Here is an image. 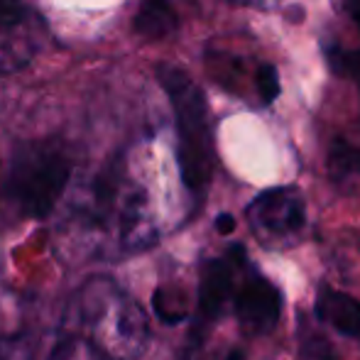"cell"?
I'll return each mask as SVG.
<instances>
[{
  "label": "cell",
  "mask_w": 360,
  "mask_h": 360,
  "mask_svg": "<svg viewBox=\"0 0 360 360\" xmlns=\"http://www.w3.org/2000/svg\"><path fill=\"white\" fill-rule=\"evenodd\" d=\"M101 360H140L150 346V319L140 302L108 275L86 277L67 309V323Z\"/></svg>",
  "instance_id": "cell-1"
},
{
  "label": "cell",
  "mask_w": 360,
  "mask_h": 360,
  "mask_svg": "<svg viewBox=\"0 0 360 360\" xmlns=\"http://www.w3.org/2000/svg\"><path fill=\"white\" fill-rule=\"evenodd\" d=\"M252 84H255L260 103L267 105V103H275V101L280 98L282 84H280V72H277L275 64H270V62L260 64L257 72H255V79H252Z\"/></svg>",
  "instance_id": "cell-12"
},
{
  "label": "cell",
  "mask_w": 360,
  "mask_h": 360,
  "mask_svg": "<svg viewBox=\"0 0 360 360\" xmlns=\"http://www.w3.org/2000/svg\"><path fill=\"white\" fill-rule=\"evenodd\" d=\"M233 228H236V218L231 214H221L216 218V231L221 233V236H228V233H233Z\"/></svg>",
  "instance_id": "cell-13"
},
{
  "label": "cell",
  "mask_w": 360,
  "mask_h": 360,
  "mask_svg": "<svg viewBox=\"0 0 360 360\" xmlns=\"http://www.w3.org/2000/svg\"><path fill=\"white\" fill-rule=\"evenodd\" d=\"M74 174V157L59 140H30L10 157L5 191L25 218L52 216Z\"/></svg>",
  "instance_id": "cell-3"
},
{
  "label": "cell",
  "mask_w": 360,
  "mask_h": 360,
  "mask_svg": "<svg viewBox=\"0 0 360 360\" xmlns=\"http://www.w3.org/2000/svg\"><path fill=\"white\" fill-rule=\"evenodd\" d=\"M157 79L165 89L176 120V162L179 176L194 206L201 204L206 189L211 186L216 165L211 110L204 91L184 69L174 64H160Z\"/></svg>",
  "instance_id": "cell-2"
},
{
  "label": "cell",
  "mask_w": 360,
  "mask_h": 360,
  "mask_svg": "<svg viewBox=\"0 0 360 360\" xmlns=\"http://www.w3.org/2000/svg\"><path fill=\"white\" fill-rule=\"evenodd\" d=\"M44 360H101V358L76 333L64 328L57 341H54V346L47 351Z\"/></svg>",
  "instance_id": "cell-11"
},
{
  "label": "cell",
  "mask_w": 360,
  "mask_h": 360,
  "mask_svg": "<svg viewBox=\"0 0 360 360\" xmlns=\"http://www.w3.org/2000/svg\"><path fill=\"white\" fill-rule=\"evenodd\" d=\"M348 10H351V15L356 18V22L360 25V0H351V3H348Z\"/></svg>",
  "instance_id": "cell-15"
},
{
  "label": "cell",
  "mask_w": 360,
  "mask_h": 360,
  "mask_svg": "<svg viewBox=\"0 0 360 360\" xmlns=\"http://www.w3.org/2000/svg\"><path fill=\"white\" fill-rule=\"evenodd\" d=\"M326 59L333 72L353 79L360 89V49L358 52H343V49L328 47ZM331 160H333V165H341L346 172H360V147L338 143L331 152Z\"/></svg>",
  "instance_id": "cell-10"
},
{
  "label": "cell",
  "mask_w": 360,
  "mask_h": 360,
  "mask_svg": "<svg viewBox=\"0 0 360 360\" xmlns=\"http://www.w3.org/2000/svg\"><path fill=\"white\" fill-rule=\"evenodd\" d=\"M233 3H240V5H252V8H260V10H265V8H272V5H275L277 0H233Z\"/></svg>",
  "instance_id": "cell-14"
},
{
  "label": "cell",
  "mask_w": 360,
  "mask_h": 360,
  "mask_svg": "<svg viewBox=\"0 0 360 360\" xmlns=\"http://www.w3.org/2000/svg\"><path fill=\"white\" fill-rule=\"evenodd\" d=\"M243 260H245V248L231 245L221 257H211L201 265L194 321H191V331L186 338V353L199 351L204 346L209 328L226 314Z\"/></svg>",
  "instance_id": "cell-4"
},
{
  "label": "cell",
  "mask_w": 360,
  "mask_h": 360,
  "mask_svg": "<svg viewBox=\"0 0 360 360\" xmlns=\"http://www.w3.org/2000/svg\"><path fill=\"white\" fill-rule=\"evenodd\" d=\"M179 18L169 0H140L133 18V30L147 42H160L176 32Z\"/></svg>",
  "instance_id": "cell-9"
},
{
  "label": "cell",
  "mask_w": 360,
  "mask_h": 360,
  "mask_svg": "<svg viewBox=\"0 0 360 360\" xmlns=\"http://www.w3.org/2000/svg\"><path fill=\"white\" fill-rule=\"evenodd\" d=\"M314 311H316L319 321L326 323L328 328L360 343V302L356 297L323 285L316 294Z\"/></svg>",
  "instance_id": "cell-8"
},
{
  "label": "cell",
  "mask_w": 360,
  "mask_h": 360,
  "mask_svg": "<svg viewBox=\"0 0 360 360\" xmlns=\"http://www.w3.org/2000/svg\"><path fill=\"white\" fill-rule=\"evenodd\" d=\"M231 309L238 326L248 336H267L275 331L282 316V292L267 280L250 260L240 262L236 287L231 294Z\"/></svg>",
  "instance_id": "cell-6"
},
{
  "label": "cell",
  "mask_w": 360,
  "mask_h": 360,
  "mask_svg": "<svg viewBox=\"0 0 360 360\" xmlns=\"http://www.w3.org/2000/svg\"><path fill=\"white\" fill-rule=\"evenodd\" d=\"M44 20L25 0H0V76L27 67L42 49Z\"/></svg>",
  "instance_id": "cell-7"
},
{
  "label": "cell",
  "mask_w": 360,
  "mask_h": 360,
  "mask_svg": "<svg viewBox=\"0 0 360 360\" xmlns=\"http://www.w3.org/2000/svg\"><path fill=\"white\" fill-rule=\"evenodd\" d=\"M252 233L265 245H294L307 231V201L294 186H272L245 209Z\"/></svg>",
  "instance_id": "cell-5"
}]
</instances>
